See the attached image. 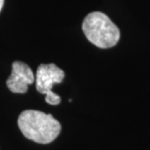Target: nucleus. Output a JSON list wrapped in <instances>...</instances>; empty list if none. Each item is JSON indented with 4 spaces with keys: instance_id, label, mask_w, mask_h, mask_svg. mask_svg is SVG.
Instances as JSON below:
<instances>
[{
    "instance_id": "obj_1",
    "label": "nucleus",
    "mask_w": 150,
    "mask_h": 150,
    "mask_svg": "<svg viewBox=\"0 0 150 150\" xmlns=\"http://www.w3.org/2000/svg\"><path fill=\"white\" fill-rule=\"evenodd\" d=\"M18 126L26 139L41 144L54 142L62 130L61 123L53 115L31 109L20 114Z\"/></svg>"
},
{
    "instance_id": "obj_2",
    "label": "nucleus",
    "mask_w": 150,
    "mask_h": 150,
    "mask_svg": "<svg viewBox=\"0 0 150 150\" xmlns=\"http://www.w3.org/2000/svg\"><path fill=\"white\" fill-rule=\"evenodd\" d=\"M82 29L87 39L101 49L114 47L120 39L119 28L101 12H92L87 15Z\"/></svg>"
},
{
    "instance_id": "obj_3",
    "label": "nucleus",
    "mask_w": 150,
    "mask_h": 150,
    "mask_svg": "<svg viewBox=\"0 0 150 150\" xmlns=\"http://www.w3.org/2000/svg\"><path fill=\"white\" fill-rule=\"evenodd\" d=\"M64 71L58 67L55 64H40L37 68L36 77V90L46 96L45 100L51 105H58L61 103V97L53 92L55 84H59L64 79Z\"/></svg>"
},
{
    "instance_id": "obj_4",
    "label": "nucleus",
    "mask_w": 150,
    "mask_h": 150,
    "mask_svg": "<svg viewBox=\"0 0 150 150\" xmlns=\"http://www.w3.org/2000/svg\"><path fill=\"white\" fill-rule=\"evenodd\" d=\"M35 81L31 68L23 62H14L12 64V73L6 81L8 89L15 94H25L28 86Z\"/></svg>"
},
{
    "instance_id": "obj_5",
    "label": "nucleus",
    "mask_w": 150,
    "mask_h": 150,
    "mask_svg": "<svg viewBox=\"0 0 150 150\" xmlns=\"http://www.w3.org/2000/svg\"><path fill=\"white\" fill-rule=\"evenodd\" d=\"M3 4H4V0H0V11H1V10H2Z\"/></svg>"
}]
</instances>
